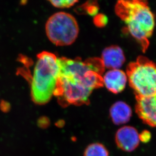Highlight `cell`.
<instances>
[{
  "label": "cell",
  "instance_id": "cell-1",
  "mask_svg": "<svg viewBox=\"0 0 156 156\" xmlns=\"http://www.w3.org/2000/svg\"><path fill=\"white\" fill-rule=\"evenodd\" d=\"M58 75L54 96L62 107L90 104L96 89L103 87L104 65L100 58H58Z\"/></svg>",
  "mask_w": 156,
  "mask_h": 156
},
{
  "label": "cell",
  "instance_id": "cell-2",
  "mask_svg": "<svg viewBox=\"0 0 156 156\" xmlns=\"http://www.w3.org/2000/svg\"><path fill=\"white\" fill-rule=\"evenodd\" d=\"M115 12L126 25L130 34L140 44L143 52H146L155 26V17L147 2L121 0L115 6Z\"/></svg>",
  "mask_w": 156,
  "mask_h": 156
},
{
  "label": "cell",
  "instance_id": "cell-3",
  "mask_svg": "<svg viewBox=\"0 0 156 156\" xmlns=\"http://www.w3.org/2000/svg\"><path fill=\"white\" fill-rule=\"evenodd\" d=\"M37 59L31 78V98L34 103L43 105L54 96L59 70L58 58L53 53L44 51L37 55Z\"/></svg>",
  "mask_w": 156,
  "mask_h": 156
},
{
  "label": "cell",
  "instance_id": "cell-4",
  "mask_svg": "<svg viewBox=\"0 0 156 156\" xmlns=\"http://www.w3.org/2000/svg\"><path fill=\"white\" fill-rule=\"evenodd\" d=\"M126 75L136 97H146L156 93V63L140 56L127 67Z\"/></svg>",
  "mask_w": 156,
  "mask_h": 156
},
{
  "label": "cell",
  "instance_id": "cell-5",
  "mask_svg": "<svg viewBox=\"0 0 156 156\" xmlns=\"http://www.w3.org/2000/svg\"><path fill=\"white\" fill-rule=\"evenodd\" d=\"M46 32L49 40L56 46H68L78 37L79 27L76 20L70 14L59 12L48 20Z\"/></svg>",
  "mask_w": 156,
  "mask_h": 156
},
{
  "label": "cell",
  "instance_id": "cell-6",
  "mask_svg": "<svg viewBox=\"0 0 156 156\" xmlns=\"http://www.w3.org/2000/svg\"><path fill=\"white\" fill-rule=\"evenodd\" d=\"M136 112L144 123L156 127V93L146 97H136Z\"/></svg>",
  "mask_w": 156,
  "mask_h": 156
},
{
  "label": "cell",
  "instance_id": "cell-7",
  "mask_svg": "<svg viewBox=\"0 0 156 156\" xmlns=\"http://www.w3.org/2000/svg\"><path fill=\"white\" fill-rule=\"evenodd\" d=\"M115 140L117 146L121 150L126 152H133L139 146V133L133 127L123 126L117 131Z\"/></svg>",
  "mask_w": 156,
  "mask_h": 156
},
{
  "label": "cell",
  "instance_id": "cell-8",
  "mask_svg": "<svg viewBox=\"0 0 156 156\" xmlns=\"http://www.w3.org/2000/svg\"><path fill=\"white\" fill-rule=\"evenodd\" d=\"M104 86L114 94L121 93L125 88L127 76L125 72L120 69L108 71L103 76Z\"/></svg>",
  "mask_w": 156,
  "mask_h": 156
},
{
  "label": "cell",
  "instance_id": "cell-9",
  "mask_svg": "<svg viewBox=\"0 0 156 156\" xmlns=\"http://www.w3.org/2000/svg\"><path fill=\"white\" fill-rule=\"evenodd\" d=\"M101 59L105 68L110 70L119 69L125 61L123 51L119 47L115 45L105 49Z\"/></svg>",
  "mask_w": 156,
  "mask_h": 156
},
{
  "label": "cell",
  "instance_id": "cell-10",
  "mask_svg": "<svg viewBox=\"0 0 156 156\" xmlns=\"http://www.w3.org/2000/svg\"><path fill=\"white\" fill-rule=\"evenodd\" d=\"M132 116L131 108L122 101L114 104L110 109V116L115 125H121L129 121Z\"/></svg>",
  "mask_w": 156,
  "mask_h": 156
},
{
  "label": "cell",
  "instance_id": "cell-11",
  "mask_svg": "<svg viewBox=\"0 0 156 156\" xmlns=\"http://www.w3.org/2000/svg\"><path fill=\"white\" fill-rule=\"evenodd\" d=\"M83 156H109V152L101 143H92L87 146Z\"/></svg>",
  "mask_w": 156,
  "mask_h": 156
},
{
  "label": "cell",
  "instance_id": "cell-12",
  "mask_svg": "<svg viewBox=\"0 0 156 156\" xmlns=\"http://www.w3.org/2000/svg\"><path fill=\"white\" fill-rule=\"evenodd\" d=\"M53 6L55 7L60 8H69L73 6L75 3L78 2L77 1L73 0H66V1H50Z\"/></svg>",
  "mask_w": 156,
  "mask_h": 156
},
{
  "label": "cell",
  "instance_id": "cell-13",
  "mask_svg": "<svg viewBox=\"0 0 156 156\" xmlns=\"http://www.w3.org/2000/svg\"><path fill=\"white\" fill-rule=\"evenodd\" d=\"M152 137L151 133L147 130H144L139 134L140 141L143 143H147L150 141Z\"/></svg>",
  "mask_w": 156,
  "mask_h": 156
},
{
  "label": "cell",
  "instance_id": "cell-14",
  "mask_svg": "<svg viewBox=\"0 0 156 156\" xmlns=\"http://www.w3.org/2000/svg\"><path fill=\"white\" fill-rule=\"evenodd\" d=\"M50 121L49 118L46 117H42L39 118L37 121V125L40 128L45 129L49 126Z\"/></svg>",
  "mask_w": 156,
  "mask_h": 156
},
{
  "label": "cell",
  "instance_id": "cell-15",
  "mask_svg": "<svg viewBox=\"0 0 156 156\" xmlns=\"http://www.w3.org/2000/svg\"><path fill=\"white\" fill-rule=\"evenodd\" d=\"M94 23L99 27L104 26L107 22V18L103 15H99L94 18Z\"/></svg>",
  "mask_w": 156,
  "mask_h": 156
}]
</instances>
